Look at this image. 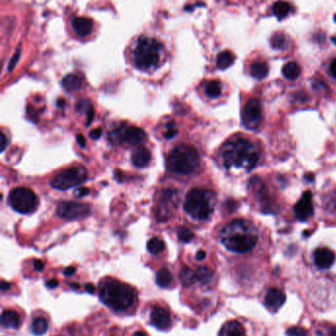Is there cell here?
<instances>
[{"instance_id":"1","label":"cell","mask_w":336,"mask_h":336,"mask_svg":"<svg viewBox=\"0 0 336 336\" xmlns=\"http://www.w3.org/2000/svg\"><path fill=\"white\" fill-rule=\"evenodd\" d=\"M257 232L251 222L237 219L227 224L220 233L221 243L231 252L247 253L257 243Z\"/></svg>"},{"instance_id":"2","label":"cell","mask_w":336,"mask_h":336,"mask_svg":"<svg viewBox=\"0 0 336 336\" xmlns=\"http://www.w3.org/2000/svg\"><path fill=\"white\" fill-rule=\"evenodd\" d=\"M221 155L226 168H245L247 170L254 168L259 158L254 146L245 138L227 142L221 151Z\"/></svg>"},{"instance_id":"3","label":"cell","mask_w":336,"mask_h":336,"mask_svg":"<svg viewBox=\"0 0 336 336\" xmlns=\"http://www.w3.org/2000/svg\"><path fill=\"white\" fill-rule=\"evenodd\" d=\"M99 296L101 301L115 312H123L129 309L135 299V291L125 283L108 278L100 283Z\"/></svg>"},{"instance_id":"4","label":"cell","mask_w":336,"mask_h":336,"mask_svg":"<svg viewBox=\"0 0 336 336\" xmlns=\"http://www.w3.org/2000/svg\"><path fill=\"white\" fill-rule=\"evenodd\" d=\"M200 158L197 150L187 144H179L174 147L166 159L168 170L179 175H187L199 167Z\"/></svg>"},{"instance_id":"5","label":"cell","mask_w":336,"mask_h":336,"mask_svg":"<svg viewBox=\"0 0 336 336\" xmlns=\"http://www.w3.org/2000/svg\"><path fill=\"white\" fill-rule=\"evenodd\" d=\"M215 194L207 189L193 188L185 197L184 210L195 220H207L214 212Z\"/></svg>"},{"instance_id":"6","label":"cell","mask_w":336,"mask_h":336,"mask_svg":"<svg viewBox=\"0 0 336 336\" xmlns=\"http://www.w3.org/2000/svg\"><path fill=\"white\" fill-rule=\"evenodd\" d=\"M163 45L152 38H140L134 49V62L137 68L148 70L155 67L160 59Z\"/></svg>"},{"instance_id":"7","label":"cell","mask_w":336,"mask_h":336,"mask_svg":"<svg viewBox=\"0 0 336 336\" xmlns=\"http://www.w3.org/2000/svg\"><path fill=\"white\" fill-rule=\"evenodd\" d=\"M86 178V168L83 166H74L67 168L56 174L50 180V185L58 190H67L83 183Z\"/></svg>"},{"instance_id":"8","label":"cell","mask_w":336,"mask_h":336,"mask_svg":"<svg viewBox=\"0 0 336 336\" xmlns=\"http://www.w3.org/2000/svg\"><path fill=\"white\" fill-rule=\"evenodd\" d=\"M9 204L14 210L21 214H29L37 208L38 198L32 189L17 187L9 194Z\"/></svg>"},{"instance_id":"9","label":"cell","mask_w":336,"mask_h":336,"mask_svg":"<svg viewBox=\"0 0 336 336\" xmlns=\"http://www.w3.org/2000/svg\"><path fill=\"white\" fill-rule=\"evenodd\" d=\"M146 138L145 131L137 126H122L109 133V139L113 143H126L136 145Z\"/></svg>"},{"instance_id":"10","label":"cell","mask_w":336,"mask_h":336,"mask_svg":"<svg viewBox=\"0 0 336 336\" xmlns=\"http://www.w3.org/2000/svg\"><path fill=\"white\" fill-rule=\"evenodd\" d=\"M178 203L177 191L166 189L162 192L156 209V219L159 222H165L171 216Z\"/></svg>"},{"instance_id":"11","label":"cell","mask_w":336,"mask_h":336,"mask_svg":"<svg viewBox=\"0 0 336 336\" xmlns=\"http://www.w3.org/2000/svg\"><path fill=\"white\" fill-rule=\"evenodd\" d=\"M90 206L74 201H63L57 206V215L66 220L81 219L90 214Z\"/></svg>"},{"instance_id":"12","label":"cell","mask_w":336,"mask_h":336,"mask_svg":"<svg viewBox=\"0 0 336 336\" xmlns=\"http://www.w3.org/2000/svg\"><path fill=\"white\" fill-rule=\"evenodd\" d=\"M261 118L262 109L259 100L251 99L243 111V122L245 126L249 128H255L261 122Z\"/></svg>"},{"instance_id":"13","label":"cell","mask_w":336,"mask_h":336,"mask_svg":"<svg viewBox=\"0 0 336 336\" xmlns=\"http://www.w3.org/2000/svg\"><path fill=\"white\" fill-rule=\"evenodd\" d=\"M151 324L158 330H168L171 325V318L168 311L162 307H154L150 315Z\"/></svg>"},{"instance_id":"14","label":"cell","mask_w":336,"mask_h":336,"mask_svg":"<svg viewBox=\"0 0 336 336\" xmlns=\"http://www.w3.org/2000/svg\"><path fill=\"white\" fill-rule=\"evenodd\" d=\"M313 213L314 206L312 202V193L306 191L295 206V214L300 221H307Z\"/></svg>"},{"instance_id":"15","label":"cell","mask_w":336,"mask_h":336,"mask_svg":"<svg viewBox=\"0 0 336 336\" xmlns=\"http://www.w3.org/2000/svg\"><path fill=\"white\" fill-rule=\"evenodd\" d=\"M285 301L286 295L279 288H270L264 298L266 308L272 313H276L283 306Z\"/></svg>"},{"instance_id":"16","label":"cell","mask_w":336,"mask_h":336,"mask_svg":"<svg viewBox=\"0 0 336 336\" xmlns=\"http://www.w3.org/2000/svg\"><path fill=\"white\" fill-rule=\"evenodd\" d=\"M336 260V254L328 248H321L314 252L315 264L321 269L330 268Z\"/></svg>"},{"instance_id":"17","label":"cell","mask_w":336,"mask_h":336,"mask_svg":"<svg viewBox=\"0 0 336 336\" xmlns=\"http://www.w3.org/2000/svg\"><path fill=\"white\" fill-rule=\"evenodd\" d=\"M150 159L151 153L144 146L137 147L131 154V162L137 168L145 167L150 162Z\"/></svg>"},{"instance_id":"18","label":"cell","mask_w":336,"mask_h":336,"mask_svg":"<svg viewBox=\"0 0 336 336\" xmlns=\"http://www.w3.org/2000/svg\"><path fill=\"white\" fill-rule=\"evenodd\" d=\"M72 27L79 37H87L93 29V22L89 18L76 17L72 21Z\"/></svg>"},{"instance_id":"19","label":"cell","mask_w":336,"mask_h":336,"mask_svg":"<svg viewBox=\"0 0 336 336\" xmlns=\"http://www.w3.org/2000/svg\"><path fill=\"white\" fill-rule=\"evenodd\" d=\"M21 324L20 315L13 310H6L1 316V325L6 329H18Z\"/></svg>"},{"instance_id":"20","label":"cell","mask_w":336,"mask_h":336,"mask_svg":"<svg viewBox=\"0 0 336 336\" xmlns=\"http://www.w3.org/2000/svg\"><path fill=\"white\" fill-rule=\"evenodd\" d=\"M219 336H246V333L239 322L231 321L223 326Z\"/></svg>"},{"instance_id":"21","label":"cell","mask_w":336,"mask_h":336,"mask_svg":"<svg viewBox=\"0 0 336 336\" xmlns=\"http://www.w3.org/2000/svg\"><path fill=\"white\" fill-rule=\"evenodd\" d=\"M269 72V67L266 62L255 61L250 66V73L252 77L261 80L264 79Z\"/></svg>"},{"instance_id":"22","label":"cell","mask_w":336,"mask_h":336,"mask_svg":"<svg viewBox=\"0 0 336 336\" xmlns=\"http://www.w3.org/2000/svg\"><path fill=\"white\" fill-rule=\"evenodd\" d=\"M234 61H235L234 54L229 50H225V51H222L218 54L216 64H217V67L219 69L225 70V69L229 68L234 63Z\"/></svg>"},{"instance_id":"23","label":"cell","mask_w":336,"mask_h":336,"mask_svg":"<svg viewBox=\"0 0 336 336\" xmlns=\"http://www.w3.org/2000/svg\"><path fill=\"white\" fill-rule=\"evenodd\" d=\"M82 80L76 74H67L62 79V86L67 92H74L81 88Z\"/></svg>"},{"instance_id":"24","label":"cell","mask_w":336,"mask_h":336,"mask_svg":"<svg viewBox=\"0 0 336 336\" xmlns=\"http://www.w3.org/2000/svg\"><path fill=\"white\" fill-rule=\"evenodd\" d=\"M282 73L284 77L288 80H295L301 74V67L296 62H288L282 68Z\"/></svg>"},{"instance_id":"25","label":"cell","mask_w":336,"mask_h":336,"mask_svg":"<svg viewBox=\"0 0 336 336\" xmlns=\"http://www.w3.org/2000/svg\"><path fill=\"white\" fill-rule=\"evenodd\" d=\"M172 282V275L167 268L160 269L156 274V283L158 286L165 288L168 287Z\"/></svg>"},{"instance_id":"26","label":"cell","mask_w":336,"mask_h":336,"mask_svg":"<svg viewBox=\"0 0 336 336\" xmlns=\"http://www.w3.org/2000/svg\"><path fill=\"white\" fill-rule=\"evenodd\" d=\"M180 281L181 283L185 286H191L195 281H196V277H195V271H193L192 269H190L189 267H183L180 271Z\"/></svg>"},{"instance_id":"27","label":"cell","mask_w":336,"mask_h":336,"mask_svg":"<svg viewBox=\"0 0 336 336\" xmlns=\"http://www.w3.org/2000/svg\"><path fill=\"white\" fill-rule=\"evenodd\" d=\"M195 277H196V281L205 285V284H208L212 280L213 272L208 267H199L195 271Z\"/></svg>"},{"instance_id":"28","label":"cell","mask_w":336,"mask_h":336,"mask_svg":"<svg viewBox=\"0 0 336 336\" xmlns=\"http://www.w3.org/2000/svg\"><path fill=\"white\" fill-rule=\"evenodd\" d=\"M48 329V324L45 319L37 318L33 321L32 324V332L35 336H42L46 333Z\"/></svg>"},{"instance_id":"29","label":"cell","mask_w":336,"mask_h":336,"mask_svg":"<svg viewBox=\"0 0 336 336\" xmlns=\"http://www.w3.org/2000/svg\"><path fill=\"white\" fill-rule=\"evenodd\" d=\"M272 10H273V13L274 15L279 18V19H282V18H285L290 10H291V7L288 3L286 2H276L273 7H272Z\"/></svg>"},{"instance_id":"30","label":"cell","mask_w":336,"mask_h":336,"mask_svg":"<svg viewBox=\"0 0 336 336\" xmlns=\"http://www.w3.org/2000/svg\"><path fill=\"white\" fill-rule=\"evenodd\" d=\"M165 250V244L161 239L152 238L147 243V251L151 254H159Z\"/></svg>"},{"instance_id":"31","label":"cell","mask_w":336,"mask_h":336,"mask_svg":"<svg viewBox=\"0 0 336 336\" xmlns=\"http://www.w3.org/2000/svg\"><path fill=\"white\" fill-rule=\"evenodd\" d=\"M221 92H222L221 84L217 80H211L205 85V93L209 98L212 99L218 98L221 95Z\"/></svg>"},{"instance_id":"32","label":"cell","mask_w":336,"mask_h":336,"mask_svg":"<svg viewBox=\"0 0 336 336\" xmlns=\"http://www.w3.org/2000/svg\"><path fill=\"white\" fill-rule=\"evenodd\" d=\"M271 45L276 49H284L287 45V39L282 33H276L271 39Z\"/></svg>"},{"instance_id":"33","label":"cell","mask_w":336,"mask_h":336,"mask_svg":"<svg viewBox=\"0 0 336 336\" xmlns=\"http://www.w3.org/2000/svg\"><path fill=\"white\" fill-rule=\"evenodd\" d=\"M177 238L182 243H189L194 238V234L191 230H189L185 227H181L177 231Z\"/></svg>"},{"instance_id":"34","label":"cell","mask_w":336,"mask_h":336,"mask_svg":"<svg viewBox=\"0 0 336 336\" xmlns=\"http://www.w3.org/2000/svg\"><path fill=\"white\" fill-rule=\"evenodd\" d=\"M166 127H167V130L165 132V137L168 138V139H170L172 137H174L176 134H177V129L175 128V124L173 122H169L167 125H166Z\"/></svg>"},{"instance_id":"35","label":"cell","mask_w":336,"mask_h":336,"mask_svg":"<svg viewBox=\"0 0 336 336\" xmlns=\"http://www.w3.org/2000/svg\"><path fill=\"white\" fill-rule=\"evenodd\" d=\"M287 336H307V332L299 327H292L287 331Z\"/></svg>"},{"instance_id":"36","label":"cell","mask_w":336,"mask_h":336,"mask_svg":"<svg viewBox=\"0 0 336 336\" xmlns=\"http://www.w3.org/2000/svg\"><path fill=\"white\" fill-rule=\"evenodd\" d=\"M20 54H21V49H20V48H18V49H17V51L14 53L13 57L11 58L10 62H9V65H8V71H9V72H12V71H13V69L15 68V66H16V64H17V62H18V61H19V59H20Z\"/></svg>"},{"instance_id":"37","label":"cell","mask_w":336,"mask_h":336,"mask_svg":"<svg viewBox=\"0 0 336 336\" xmlns=\"http://www.w3.org/2000/svg\"><path fill=\"white\" fill-rule=\"evenodd\" d=\"M91 105L89 103L88 100H81L77 103L76 105V111L77 112H80V113H83V112H86L88 113V111L91 109Z\"/></svg>"},{"instance_id":"38","label":"cell","mask_w":336,"mask_h":336,"mask_svg":"<svg viewBox=\"0 0 336 336\" xmlns=\"http://www.w3.org/2000/svg\"><path fill=\"white\" fill-rule=\"evenodd\" d=\"M89 135H90V137L92 139H99L101 137V135H102V129L100 127L95 128V129H93V130L90 131Z\"/></svg>"},{"instance_id":"39","label":"cell","mask_w":336,"mask_h":336,"mask_svg":"<svg viewBox=\"0 0 336 336\" xmlns=\"http://www.w3.org/2000/svg\"><path fill=\"white\" fill-rule=\"evenodd\" d=\"M45 285H46L49 289H54V288H56V287L59 285V282H58V280H56V279H51V280L47 281V282L45 283Z\"/></svg>"},{"instance_id":"40","label":"cell","mask_w":336,"mask_h":336,"mask_svg":"<svg viewBox=\"0 0 336 336\" xmlns=\"http://www.w3.org/2000/svg\"><path fill=\"white\" fill-rule=\"evenodd\" d=\"M34 267H35V269L38 270V271H42L43 268H44V264H43V262H42V260L36 259V260H34Z\"/></svg>"},{"instance_id":"41","label":"cell","mask_w":336,"mask_h":336,"mask_svg":"<svg viewBox=\"0 0 336 336\" xmlns=\"http://www.w3.org/2000/svg\"><path fill=\"white\" fill-rule=\"evenodd\" d=\"M0 137H1V148H0V150H1V152H3L6 148V145H7V139H6V136L3 132L0 133Z\"/></svg>"},{"instance_id":"42","label":"cell","mask_w":336,"mask_h":336,"mask_svg":"<svg viewBox=\"0 0 336 336\" xmlns=\"http://www.w3.org/2000/svg\"><path fill=\"white\" fill-rule=\"evenodd\" d=\"M75 271H76V268H75L74 266H69V267H66V268L64 269L63 273H64V275H66V276H71V275H73V274L75 273Z\"/></svg>"},{"instance_id":"43","label":"cell","mask_w":336,"mask_h":336,"mask_svg":"<svg viewBox=\"0 0 336 336\" xmlns=\"http://www.w3.org/2000/svg\"><path fill=\"white\" fill-rule=\"evenodd\" d=\"M89 192H90L89 188H79V189H77V190L75 191V194H76L77 196H79V197H82V196H84V195H87Z\"/></svg>"},{"instance_id":"44","label":"cell","mask_w":336,"mask_h":336,"mask_svg":"<svg viewBox=\"0 0 336 336\" xmlns=\"http://www.w3.org/2000/svg\"><path fill=\"white\" fill-rule=\"evenodd\" d=\"M94 116H95V113H94V111H93V108H91V109L88 111V113H87V119H88L87 125H90V124H91V122L93 121Z\"/></svg>"},{"instance_id":"45","label":"cell","mask_w":336,"mask_h":336,"mask_svg":"<svg viewBox=\"0 0 336 336\" xmlns=\"http://www.w3.org/2000/svg\"><path fill=\"white\" fill-rule=\"evenodd\" d=\"M76 140H77L78 144H79L81 147H85V145H86V140H85V137L82 134H77Z\"/></svg>"},{"instance_id":"46","label":"cell","mask_w":336,"mask_h":336,"mask_svg":"<svg viewBox=\"0 0 336 336\" xmlns=\"http://www.w3.org/2000/svg\"><path fill=\"white\" fill-rule=\"evenodd\" d=\"M330 70H331V73L332 75L335 77L336 79V58L333 60L331 66H330Z\"/></svg>"},{"instance_id":"47","label":"cell","mask_w":336,"mask_h":336,"mask_svg":"<svg viewBox=\"0 0 336 336\" xmlns=\"http://www.w3.org/2000/svg\"><path fill=\"white\" fill-rule=\"evenodd\" d=\"M85 289H86V291H87L88 293H90V294H93V293L95 292V286H94L93 284H91V283H87V284L85 285Z\"/></svg>"},{"instance_id":"48","label":"cell","mask_w":336,"mask_h":336,"mask_svg":"<svg viewBox=\"0 0 336 336\" xmlns=\"http://www.w3.org/2000/svg\"><path fill=\"white\" fill-rule=\"evenodd\" d=\"M205 257H206V252H204V251H199V252H197V254H196V259L197 260H203V259H205Z\"/></svg>"},{"instance_id":"49","label":"cell","mask_w":336,"mask_h":336,"mask_svg":"<svg viewBox=\"0 0 336 336\" xmlns=\"http://www.w3.org/2000/svg\"><path fill=\"white\" fill-rule=\"evenodd\" d=\"M10 287H11V284L10 283H8V282H5V281H2L1 282V289L2 290H8V289H10Z\"/></svg>"},{"instance_id":"50","label":"cell","mask_w":336,"mask_h":336,"mask_svg":"<svg viewBox=\"0 0 336 336\" xmlns=\"http://www.w3.org/2000/svg\"><path fill=\"white\" fill-rule=\"evenodd\" d=\"M132 336H147L144 332H136L133 334Z\"/></svg>"},{"instance_id":"51","label":"cell","mask_w":336,"mask_h":336,"mask_svg":"<svg viewBox=\"0 0 336 336\" xmlns=\"http://www.w3.org/2000/svg\"><path fill=\"white\" fill-rule=\"evenodd\" d=\"M330 336H336V327L333 328L331 330V333H330Z\"/></svg>"},{"instance_id":"52","label":"cell","mask_w":336,"mask_h":336,"mask_svg":"<svg viewBox=\"0 0 336 336\" xmlns=\"http://www.w3.org/2000/svg\"><path fill=\"white\" fill-rule=\"evenodd\" d=\"M62 103L64 104V100H62V99H58V101H57V105H58V106H62Z\"/></svg>"},{"instance_id":"53","label":"cell","mask_w":336,"mask_h":336,"mask_svg":"<svg viewBox=\"0 0 336 336\" xmlns=\"http://www.w3.org/2000/svg\"><path fill=\"white\" fill-rule=\"evenodd\" d=\"M71 287H74V289H78L80 288V286L78 284H71Z\"/></svg>"}]
</instances>
